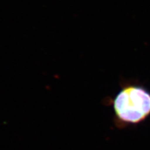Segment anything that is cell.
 <instances>
[{
	"label": "cell",
	"mask_w": 150,
	"mask_h": 150,
	"mask_svg": "<svg viewBox=\"0 0 150 150\" xmlns=\"http://www.w3.org/2000/svg\"><path fill=\"white\" fill-rule=\"evenodd\" d=\"M111 105L117 126L138 125L150 116V91L138 84H127L112 99Z\"/></svg>",
	"instance_id": "6da1fadb"
}]
</instances>
